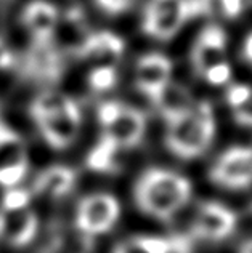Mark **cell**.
Listing matches in <instances>:
<instances>
[{"mask_svg": "<svg viewBox=\"0 0 252 253\" xmlns=\"http://www.w3.org/2000/svg\"><path fill=\"white\" fill-rule=\"evenodd\" d=\"M193 186L177 171L150 169L137 179L134 199L138 210L151 218L170 221L188 204Z\"/></svg>", "mask_w": 252, "mask_h": 253, "instance_id": "cell-1", "label": "cell"}, {"mask_svg": "<svg viewBox=\"0 0 252 253\" xmlns=\"http://www.w3.org/2000/svg\"><path fill=\"white\" fill-rule=\"evenodd\" d=\"M215 138V116L209 101H195L187 114L167 124L164 141L178 159L191 161L207 152Z\"/></svg>", "mask_w": 252, "mask_h": 253, "instance_id": "cell-2", "label": "cell"}, {"mask_svg": "<svg viewBox=\"0 0 252 253\" xmlns=\"http://www.w3.org/2000/svg\"><path fill=\"white\" fill-rule=\"evenodd\" d=\"M212 0H147L142 15L145 36L159 42L174 39L190 19L209 13Z\"/></svg>", "mask_w": 252, "mask_h": 253, "instance_id": "cell-3", "label": "cell"}, {"mask_svg": "<svg viewBox=\"0 0 252 253\" xmlns=\"http://www.w3.org/2000/svg\"><path fill=\"white\" fill-rule=\"evenodd\" d=\"M98 121L101 125L98 143L116 152L138 146L147 131L145 112L119 101L103 103L98 108Z\"/></svg>", "mask_w": 252, "mask_h": 253, "instance_id": "cell-4", "label": "cell"}, {"mask_svg": "<svg viewBox=\"0 0 252 253\" xmlns=\"http://www.w3.org/2000/svg\"><path fill=\"white\" fill-rule=\"evenodd\" d=\"M121 216V204L108 192L85 196L76 209V228L82 236L94 237L109 232Z\"/></svg>", "mask_w": 252, "mask_h": 253, "instance_id": "cell-5", "label": "cell"}, {"mask_svg": "<svg viewBox=\"0 0 252 253\" xmlns=\"http://www.w3.org/2000/svg\"><path fill=\"white\" fill-rule=\"evenodd\" d=\"M210 179L225 189H244L252 184V148L236 146L215 161L210 169Z\"/></svg>", "mask_w": 252, "mask_h": 253, "instance_id": "cell-6", "label": "cell"}, {"mask_svg": "<svg viewBox=\"0 0 252 253\" xmlns=\"http://www.w3.org/2000/svg\"><path fill=\"white\" fill-rule=\"evenodd\" d=\"M238 216L233 210L217 202H204L196 210L191 234L209 242L225 241L235 232Z\"/></svg>", "mask_w": 252, "mask_h": 253, "instance_id": "cell-7", "label": "cell"}, {"mask_svg": "<svg viewBox=\"0 0 252 253\" xmlns=\"http://www.w3.org/2000/svg\"><path fill=\"white\" fill-rule=\"evenodd\" d=\"M41 136L45 139L51 149L61 151L74 144L82 126V112L79 104H72L69 109H66L58 114L47 116L34 121Z\"/></svg>", "mask_w": 252, "mask_h": 253, "instance_id": "cell-8", "label": "cell"}, {"mask_svg": "<svg viewBox=\"0 0 252 253\" xmlns=\"http://www.w3.org/2000/svg\"><path fill=\"white\" fill-rule=\"evenodd\" d=\"M172 59L164 53H145L135 64V86L152 103L172 81Z\"/></svg>", "mask_w": 252, "mask_h": 253, "instance_id": "cell-9", "label": "cell"}, {"mask_svg": "<svg viewBox=\"0 0 252 253\" xmlns=\"http://www.w3.org/2000/svg\"><path fill=\"white\" fill-rule=\"evenodd\" d=\"M227 59V34L217 24H209L196 36L191 48V68L198 77Z\"/></svg>", "mask_w": 252, "mask_h": 253, "instance_id": "cell-10", "label": "cell"}, {"mask_svg": "<svg viewBox=\"0 0 252 253\" xmlns=\"http://www.w3.org/2000/svg\"><path fill=\"white\" fill-rule=\"evenodd\" d=\"M24 74L36 82L55 84L63 76V53L55 42H32L23 64Z\"/></svg>", "mask_w": 252, "mask_h": 253, "instance_id": "cell-11", "label": "cell"}, {"mask_svg": "<svg viewBox=\"0 0 252 253\" xmlns=\"http://www.w3.org/2000/svg\"><path fill=\"white\" fill-rule=\"evenodd\" d=\"M124 51V39L109 31H97L90 32L76 56L87 61L92 68H117Z\"/></svg>", "mask_w": 252, "mask_h": 253, "instance_id": "cell-12", "label": "cell"}, {"mask_svg": "<svg viewBox=\"0 0 252 253\" xmlns=\"http://www.w3.org/2000/svg\"><path fill=\"white\" fill-rule=\"evenodd\" d=\"M39 231V218L29 207L6 210L0 207V242L11 249L29 245Z\"/></svg>", "mask_w": 252, "mask_h": 253, "instance_id": "cell-13", "label": "cell"}, {"mask_svg": "<svg viewBox=\"0 0 252 253\" xmlns=\"http://www.w3.org/2000/svg\"><path fill=\"white\" fill-rule=\"evenodd\" d=\"M58 19V8L47 0H31L21 13V23L32 42H53Z\"/></svg>", "mask_w": 252, "mask_h": 253, "instance_id": "cell-14", "label": "cell"}, {"mask_svg": "<svg viewBox=\"0 0 252 253\" xmlns=\"http://www.w3.org/2000/svg\"><path fill=\"white\" fill-rule=\"evenodd\" d=\"M89 34L90 31L87 28V23H85L84 13L79 8H72L66 15H59L53 42L61 53L68 51L76 56L84 42L87 41Z\"/></svg>", "mask_w": 252, "mask_h": 253, "instance_id": "cell-15", "label": "cell"}, {"mask_svg": "<svg viewBox=\"0 0 252 253\" xmlns=\"http://www.w3.org/2000/svg\"><path fill=\"white\" fill-rule=\"evenodd\" d=\"M76 171L66 165H51L44 169L34 179L32 191L34 194L47 199H63L74 189Z\"/></svg>", "mask_w": 252, "mask_h": 253, "instance_id": "cell-16", "label": "cell"}, {"mask_svg": "<svg viewBox=\"0 0 252 253\" xmlns=\"http://www.w3.org/2000/svg\"><path fill=\"white\" fill-rule=\"evenodd\" d=\"M151 104L157 109L165 124H169L187 114L193 108L195 99L187 86L170 81Z\"/></svg>", "mask_w": 252, "mask_h": 253, "instance_id": "cell-17", "label": "cell"}, {"mask_svg": "<svg viewBox=\"0 0 252 253\" xmlns=\"http://www.w3.org/2000/svg\"><path fill=\"white\" fill-rule=\"evenodd\" d=\"M175 242L164 237L154 236H135L119 242L112 253H172Z\"/></svg>", "mask_w": 252, "mask_h": 253, "instance_id": "cell-18", "label": "cell"}, {"mask_svg": "<svg viewBox=\"0 0 252 253\" xmlns=\"http://www.w3.org/2000/svg\"><path fill=\"white\" fill-rule=\"evenodd\" d=\"M72 104H76V101L71 96L66 95V93L47 90L42 91L39 96H36L34 101L31 103V116L34 121H37V119L53 116L69 109Z\"/></svg>", "mask_w": 252, "mask_h": 253, "instance_id": "cell-19", "label": "cell"}, {"mask_svg": "<svg viewBox=\"0 0 252 253\" xmlns=\"http://www.w3.org/2000/svg\"><path fill=\"white\" fill-rule=\"evenodd\" d=\"M28 173V159L21 151L15 152L8 161L0 164V186L6 189L16 188Z\"/></svg>", "mask_w": 252, "mask_h": 253, "instance_id": "cell-20", "label": "cell"}, {"mask_svg": "<svg viewBox=\"0 0 252 253\" xmlns=\"http://www.w3.org/2000/svg\"><path fill=\"white\" fill-rule=\"evenodd\" d=\"M87 82L90 88L97 93L109 91L117 84V68H92Z\"/></svg>", "mask_w": 252, "mask_h": 253, "instance_id": "cell-21", "label": "cell"}, {"mask_svg": "<svg viewBox=\"0 0 252 253\" xmlns=\"http://www.w3.org/2000/svg\"><path fill=\"white\" fill-rule=\"evenodd\" d=\"M31 202V192L26 189L19 188H11L5 192L2 199V205L0 207L6 210H18V209H26L29 207Z\"/></svg>", "mask_w": 252, "mask_h": 253, "instance_id": "cell-22", "label": "cell"}, {"mask_svg": "<svg viewBox=\"0 0 252 253\" xmlns=\"http://www.w3.org/2000/svg\"><path fill=\"white\" fill-rule=\"evenodd\" d=\"M201 79L212 86L227 85L231 79V64L228 61L217 64V66H214V68H210L209 71H205Z\"/></svg>", "mask_w": 252, "mask_h": 253, "instance_id": "cell-23", "label": "cell"}, {"mask_svg": "<svg viewBox=\"0 0 252 253\" xmlns=\"http://www.w3.org/2000/svg\"><path fill=\"white\" fill-rule=\"evenodd\" d=\"M218 5L225 18L236 19L251 8L252 0H218Z\"/></svg>", "mask_w": 252, "mask_h": 253, "instance_id": "cell-24", "label": "cell"}, {"mask_svg": "<svg viewBox=\"0 0 252 253\" xmlns=\"http://www.w3.org/2000/svg\"><path fill=\"white\" fill-rule=\"evenodd\" d=\"M95 5L108 16H119L134 6L135 0H94Z\"/></svg>", "mask_w": 252, "mask_h": 253, "instance_id": "cell-25", "label": "cell"}, {"mask_svg": "<svg viewBox=\"0 0 252 253\" xmlns=\"http://www.w3.org/2000/svg\"><path fill=\"white\" fill-rule=\"evenodd\" d=\"M231 114H233L236 124L243 126H252V91L240 106L231 109Z\"/></svg>", "mask_w": 252, "mask_h": 253, "instance_id": "cell-26", "label": "cell"}, {"mask_svg": "<svg viewBox=\"0 0 252 253\" xmlns=\"http://www.w3.org/2000/svg\"><path fill=\"white\" fill-rule=\"evenodd\" d=\"M251 91H252V86H249V85H244V84L231 85L227 91V104L230 106V109L240 106L244 99L251 95Z\"/></svg>", "mask_w": 252, "mask_h": 253, "instance_id": "cell-27", "label": "cell"}, {"mask_svg": "<svg viewBox=\"0 0 252 253\" xmlns=\"http://www.w3.org/2000/svg\"><path fill=\"white\" fill-rule=\"evenodd\" d=\"M13 64H15V55L3 39H0V71L10 69Z\"/></svg>", "mask_w": 252, "mask_h": 253, "instance_id": "cell-28", "label": "cell"}, {"mask_svg": "<svg viewBox=\"0 0 252 253\" xmlns=\"http://www.w3.org/2000/svg\"><path fill=\"white\" fill-rule=\"evenodd\" d=\"M241 58L244 59V63H248L252 68V32H251V34H248V37L244 39V42H243Z\"/></svg>", "mask_w": 252, "mask_h": 253, "instance_id": "cell-29", "label": "cell"}, {"mask_svg": "<svg viewBox=\"0 0 252 253\" xmlns=\"http://www.w3.org/2000/svg\"><path fill=\"white\" fill-rule=\"evenodd\" d=\"M240 253H252V239L248 242H244L240 249Z\"/></svg>", "mask_w": 252, "mask_h": 253, "instance_id": "cell-30", "label": "cell"}]
</instances>
